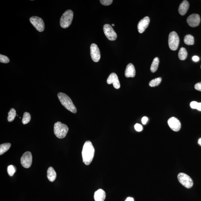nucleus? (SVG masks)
<instances>
[{
  "instance_id": "1",
  "label": "nucleus",
  "mask_w": 201,
  "mask_h": 201,
  "mask_svg": "<svg viewBox=\"0 0 201 201\" xmlns=\"http://www.w3.org/2000/svg\"><path fill=\"white\" fill-rule=\"evenodd\" d=\"M95 149L91 142L87 141L83 146L82 152L83 162L87 165L91 163L94 156Z\"/></svg>"
},
{
  "instance_id": "2",
  "label": "nucleus",
  "mask_w": 201,
  "mask_h": 201,
  "mask_svg": "<svg viewBox=\"0 0 201 201\" xmlns=\"http://www.w3.org/2000/svg\"><path fill=\"white\" fill-rule=\"evenodd\" d=\"M60 101L66 109L73 113H77V109L73 104L71 99L66 94L59 92L57 94Z\"/></svg>"
},
{
  "instance_id": "3",
  "label": "nucleus",
  "mask_w": 201,
  "mask_h": 201,
  "mask_svg": "<svg viewBox=\"0 0 201 201\" xmlns=\"http://www.w3.org/2000/svg\"><path fill=\"white\" fill-rule=\"evenodd\" d=\"M68 130V126L61 122H58L54 125V133L58 138L63 139L66 137Z\"/></svg>"
},
{
  "instance_id": "4",
  "label": "nucleus",
  "mask_w": 201,
  "mask_h": 201,
  "mask_svg": "<svg viewBox=\"0 0 201 201\" xmlns=\"http://www.w3.org/2000/svg\"><path fill=\"white\" fill-rule=\"evenodd\" d=\"M73 17V13L72 10H68L65 12L61 18L60 25L61 27H69L71 24Z\"/></svg>"
},
{
  "instance_id": "5",
  "label": "nucleus",
  "mask_w": 201,
  "mask_h": 201,
  "mask_svg": "<svg viewBox=\"0 0 201 201\" xmlns=\"http://www.w3.org/2000/svg\"><path fill=\"white\" fill-rule=\"evenodd\" d=\"M180 39L178 34L175 31H172L169 34L168 37V44L169 48L172 50H176L178 48Z\"/></svg>"
},
{
  "instance_id": "6",
  "label": "nucleus",
  "mask_w": 201,
  "mask_h": 201,
  "mask_svg": "<svg viewBox=\"0 0 201 201\" xmlns=\"http://www.w3.org/2000/svg\"><path fill=\"white\" fill-rule=\"evenodd\" d=\"M179 182L185 187L189 189L193 186V182L192 179L186 174L181 173L178 175Z\"/></svg>"
},
{
  "instance_id": "7",
  "label": "nucleus",
  "mask_w": 201,
  "mask_h": 201,
  "mask_svg": "<svg viewBox=\"0 0 201 201\" xmlns=\"http://www.w3.org/2000/svg\"><path fill=\"white\" fill-rule=\"evenodd\" d=\"M30 21L38 31L40 32L44 31L45 28L44 23L41 18L37 16H33L30 18Z\"/></svg>"
},
{
  "instance_id": "8",
  "label": "nucleus",
  "mask_w": 201,
  "mask_h": 201,
  "mask_svg": "<svg viewBox=\"0 0 201 201\" xmlns=\"http://www.w3.org/2000/svg\"><path fill=\"white\" fill-rule=\"evenodd\" d=\"M103 30L105 35L110 40L114 41L117 39V34L110 25L105 24L103 27Z\"/></svg>"
},
{
  "instance_id": "9",
  "label": "nucleus",
  "mask_w": 201,
  "mask_h": 201,
  "mask_svg": "<svg viewBox=\"0 0 201 201\" xmlns=\"http://www.w3.org/2000/svg\"><path fill=\"white\" fill-rule=\"evenodd\" d=\"M21 162L23 167L26 168H30L32 163L31 153L29 151H27L23 153L21 157Z\"/></svg>"
},
{
  "instance_id": "10",
  "label": "nucleus",
  "mask_w": 201,
  "mask_h": 201,
  "mask_svg": "<svg viewBox=\"0 0 201 201\" xmlns=\"http://www.w3.org/2000/svg\"><path fill=\"white\" fill-rule=\"evenodd\" d=\"M90 53L91 58L95 62H98L100 59V52L97 44L93 43L90 47Z\"/></svg>"
},
{
  "instance_id": "11",
  "label": "nucleus",
  "mask_w": 201,
  "mask_h": 201,
  "mask_svg": "<svg viewBox=\"0 0 201 201\" xmlns=\"http://www.w3.org/2000/svg\"><path fill=\"white\" fill-rule=\"evenodd\" d=\"M186 22L190 26L195 27L200 24V18L198 14H193L187 18Z\"/></svg>"
},
{
  "instance_id": "12",
  "label": "nucleus",
  "mask_w": 201,
  "mask_h": 201,
  "mask_svg": "<svg viewBox=\"0 0 201 201\" xmlns=\"http://www.w3.org/2000/svg\"><path fill=\"white\" fill-rule=\"evenodd\" d=\"M168 125L170 128L174 131L178 132L181 128V124L180 121L175 117L170 118L168 121Z\"/></svg>"
},
{
  "instance_id": "13",
  "label": "nucleus",
  "mask_w": 201,
  "mask_h": 201,
  "mask_svg": "<svg viewBox=\"0 0 201 201\" xmlns=\"http://www.w3.org/2000/svg\"><path fill=\"white\" fill-rule=\"evenodd\" d=\"M107 83L108 84H113L114 88L119 89L120 87V83L117 74L112 73L109 75L107 79Z\"/></svg>"
},
{
  "instance_id": "14",
  "label": "nucleus",
  "mask_w": 201,
  "mask_h": 201,
  "mask_svg": "<svg viewBox=\"0 0 201 201\" xmlns=\"http://www.w3.org/2000/svg\"><path fill=\"white\" fill-rule=\"evenodd\" d=\"M150 23V19L149 17H146L141 19L137 25V29L140 33H142L148 27Z\"/></svg>"
},
{
  "instance_id": "15",
  "label": "nucleus",
  "mask_w": 201,
  "mask_h": 201,
  "mask_svg": "<svg viewBox=\"0 0 201 201\" xmlns=\"http://www.w3.org/2000/svg\"><path fill=\"white\" fill-rule=\"evenodd\" d=\"M135 75L136 70L135 66L132 63H129L126 67L125 71V75L127 77H135Z\"/></svg>"
},
{
  "instance_id": "16",
  "label": "nucleus",
  "mask_w": 201,
  "mask_h": 201,
  "mask_svg": "<svg viewBox=\"0 0 201 201\" xmlns=\"http://www.w3.org/2000/svg\"><path fill=\"white\" fill-rule=\"evenodd\" d=\"M189 3L187 1H184L181 3L178 8L179 14L182 15H185L189 10Z\"/></svg>"
},
{
  "instance_id": "17",
  "label": "nucleus",
  "mask_w": 201,
  "mask_h": 201,
  "mask_svg": "<svg viewBox=\"0 0 201 201\" xmlns=\"http://www.w3.org/2000/svg\"><path fill=\"white\" fill-rule=\"evenodd\" d=\"M106 197V193L104 190L101 189L97 190L94 195V199L95 201H104Z\"/></svg>"
},
{
  "instance_id": "18",
  "label": "nucleus",
  "mask_w": 201,
  "mask_h": 201,
  "mask_svg": "<svg viewBox=\"0 0 201 201\" xmlns=\"http://www.w3.org/2000/svg\"><path fill=\"white\" fill-rule=\"evenodd\" d=\"M57 175L55 170L52 167H50L47 171V177L50 182H53L57 178Z\"/></svg>"
},
{
  "instance_id": "19",
  "label": "nucleus",
  "mask_w": 201,
  "mask_h": 201,
  "mask_svg": "<svg viewBox=\"0 0 201 201\" xmlns=\"http://www.w3.org/2000/svg\"><path fill=\"white\" fill-rule=\"evenodd\" d=\"M159 60L158 57H156L154 59L151 67V70L153 73H154L158 68Z\"/></svg>"
},
{
  "instance_id": "20",
  "label": "nucleus",
  "mask_w": 201,
  "mask_h": 201,
  "mask_svg": "<svg viewBox=\"0 0 201 201\" xmlns=\"http://www.w3.org/2000/svg\"><path fill=\"white\" fill-rule=\"evenodd\" d=\"M184 42L187 45H193L195 43L194 38L191 34H188L185 36Z\"/></svg>"
},
{
  "instance_id": "21",
  "label": "nucleus",
  "mask_w": 201,
  "mask_h": 201,
  "mask_svg": "<svg viewBox=\"0 0 201 201\" xmlns=\"http://www.w3.org/2000/svg\"><path fill=\"white\" fill-rule=\"evenodd\" d=\"M179 58L181 60L184 61L187 57V52L186 49L184 48H180L178 54Z\"/></svg>"
},
{
  "instance_id": "22",
  "label": "nucleus",
  "mask_w": 201,
  "mask_h": 201,
  "mask_svg": "<svg viewBox=\"0 0 201 201\" xmlns=\"http://www.w3.org/2000/svg\"><path fill=\"white\" fill-rule=\"evenodd\" d=\"M11 144L10 143H5L0 145V155H1L6 153L10 149Z\"/></svg>"
},
{
  "instance_id": "23",
  "label": "nucleus",
  "mask_w": 201,
  "mask_h": 201,
  "mask_svg": "<svg viewBox=\"0 0 201 201\" xmlns=\"http://www.w3.org/2000/svg\"><path fill=\"white\" fill-rule=\"evenodd\" d=\"M16 115V111L15 109L11 108L8 113V120L9 122H12L15 119Z\"/></svg>"
},
{
  "instance_id": "24",
  "label": "nucleus",
  "mask_w": 201,
  "mask_h": 201,
  "mask_svg": "<svg viewBox=\"0 0 201 201\" xmlns=\"http://www.w3.org/2000/svg\"><path fill=\"white\" fill-rule=\"evenodd\" d=\"M162 81V78L161 77L152 80L149 83V85L151 87H155L158 86L160 84Z\"/></svg>"
},
{
  "instance_id": "25",
  "label": "nucleus",
  "mask_w": 201,
  "mask_h": 201,
  "mask_svg": "<svg viewBox=\"0 0 201 201\" xmlns=\"http://www.w3.org/2000/svg\"><path fill=\"white\" fill-rule=\"evenodd\" d=\"M31 119V116L30 114L28 112H25L23 114L22 119V123L23 124H26L30 122Z\"/></svg>"
},
{
  "instance_id": "26",
  "label": "nucleus",
  "mask_w": 201,
  "mask_h": 201,
  "mask_svg": "<svg viewBox=\"0 0 201 201\" xmlns=\"http://www.w3.org/2000/svg\"><path fill=\"white\" fill-rule=\"evenodd\" d=\"M17 171V168L15 166L10 165L7 168V172L8 174L10 176H12Z\"/></svg>"
},
{
  "instance_id": "27",
  "label": "nucleus",
  "mask_w": 201,
  "mask_h": 201,
  "mask_svg": "<svg viewBox=\"0 0 201 201\" xmlns=\"http://www.w3.org/2000/svg\"><path fill=\"white\" fill-rule=\"evenodd\" d=\"M9 58L6 56L0 55V62L2 63H7L10 62Z\"/></svg>"
},
{
  "instance_id": "28",
  "label": "nucleus",
  "mask_w": 201,
  "mask_h": 201,
  "mask_svg": "<svg viewBox=\"0 0 201 201\" xmlns=\"http://www.w3.org/2000/svg\"><path fill=\"white\" fill-rule=\"evenodd\" d=\"M100 2L103 5H105V6H108V5L111 4L113 1L112 0H101Z\"/></svg>"
},
{
  "instance_id": "29",
  "label": "nucleus",
  "mask_w": 201,
  "mask_h": 201,
  "mask_svg": "<svg viewBox=\"0 0 201 201\" xmlns=\"http://www.w3.org/2000/svg\"><path fill=\"white\" fill-rule=\"evenodd\" d=\"M135 128L137 132L142 131L143 130V127L141 124H137L135 125Z\"/></svg>"
},
{
  "instance_id": "30",
  "label": "nucleus",
  "mask_w": 201,
  "mask_h": 201,
  "mask_svg": "<svg viewBox=\"0 0 201 201\" xmlns=\"http://www.w3.org/2000/svg\"><path fill=\"white\" fill-rule=\"evenodd\" d=\"M198 103L196 102V101H192L190 104V106H191V107L193 109H197V106H198Z\"/></svg>"
},
{
  "instance_id": "31",
  "label": "nucleus",
  "mask_w": 201,
  "mask_h": 201,
  "mask_svg": "<svg viewBox=\"0 0 201 201\" xmlns=\"http://www.w3.org/2000/svg\"><path fill=\"white\" fill-rule=\"evenodd\" d=\"M195 90L201 91V82H198L195 84Z\"/></svg>"
},
{
  "instance_id": "32",
  "label": "nucleus",
  "mask_w": 201,
  "mask_h": 201,
  "mask_svg": "<svg viewBox=\"0 0 201 201\" xmlns=\"http://www.w3.org/2000/svg\"><path fill=\"white\" fill-rule=\"evenodd\" d=\"M148 118L146 117H144L142 119V122L143 124H145L148 121Z\"/></svg>"
},
{
  "instance_id": "33",
  "label": "nucleus",
  "mask_w": 201,
  "mask_h": 201,
  "mask_svg": "<svg viewBox=\"0 0 201 201\" xmlns=\"http://www.w3.org/2000/svg\"><path fill=\"white\" fill-rule=\"evenodd\" d=\"M192 60L194 61H195V62H197V61L200 60V58H199L198 56H195L193 57Z\"/></svg>"
},
{
  "instance_id": "34",
  "label": "nucleus",
  "mask_w": 201,
  "mask_h": 201,
  "mask_svg": "<svg viewBox=\"0 0 201 201\" xmlns=\"http://www.w3.org/2000/svg\"><path fill=\"white\" fill-rule=\"evenodd\" d=\"M197 109L199 111H201V103H199L197 106Z\"/></svg>"
},
{
  "instance_id": "35",
  "label": "nucleus",
  "mask_w": 201,
  "mask_h": 201,
  "mask_svg": "<svg viewBox=\"0 0 201 201\" xmlns=\"http://www.w3.org/2000/svg\"><path fill=\"white\" fill-rule=\"evenodd\" d=\"M125 201H134V199L132 197H128Z\"/></svg>"
},
{
  "instance_id": "36",
  "label": "nucleus",
  "mask_w": 201,
  "mask_h": 201,
  "mask_svg": "<svg viewBox=\"0 0 201 201\" xmlns=\"http://www.w3.org/2000/svg\"><path fill=\"white\" fill-rule=\"evenodd\" d=\"M198 144L200 145L201 146V138L199 139L198 141Z\"/></svg>"
},
{
  "instance_id": "37",
  "label": "nucleus",
  "mask_w": 201,
  "mask_h": 201,
  "mask_svg": "<svg viewBox=\"0 0 201 201\" xmlns=\"http://www.w3.org/2000/svg\"><path fill=\"white\" fill-rule=\"evenodd\" d=\"M112 26H115V25L114 24H112Z\"/></svg>"
},
{
  "instance_id": "38",
  "label": "nucleus",
  "mask_w": 201,
  "mask_h": 201,
  "mask_svg": "<svg viewBox=\"0 0 201 201\" xmlns=\"http://www.w3.org/2000/svg\"></svg>"
}]
</instances>
